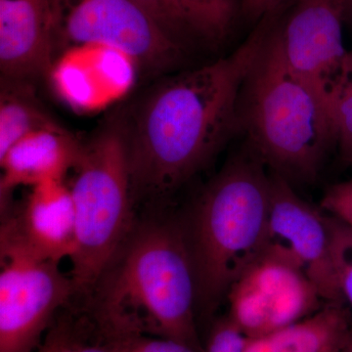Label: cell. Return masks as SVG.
<instances>
[{
	"mask_svg": "<svg viewBox=\"0 0 352 352\" xmlns=\"http://www.w3.org/2000/svg\"><path fill=\"white\" fill-rule=\"evenodd\" d=\"M275 15L264 16L228 56L164 80L131 124L126 122L133 199L175 191L240 124L243 87L276 24Z\"/></svg>",
	"mask_w": 352,
	"mask_h": 352,
	"instance_id": "6da1fadb",
	"label": "cell"
},
{
	"mask_svg": "<svg viewBox=\"0 0 352 352\" xmlns=\"http://www.w3.org/2000/svg\"><path fill=\"white\" fill-rule=\"evenodd\" d=\"M126 243L102 277L95 316L126 337L163 338L203 352L186 228L156 220L139 227Z\"/></svg>",
	"mask_w": 352,
	"mask_h": 352,
	"instance_id": "7a4b0ae2",
	"label": "cell"
},
{
	"mask_svg": "<svg viewBox=\"0 0 352 352\" xmlns=\"http://www.w3.org/2000/svg\"><path fill=\"white\" fill-rule=\"evenodd\" d=\"M263 164L256 155L233 157L197 201L186 233L197 305L205 309L228 295L267 249L271 177Z\"/></svg>",
	"mask_w": 352,
	"mask_h": 352,
	"instance_id": "3957f363",
	"label": "cell"
},
{
	"mask_svg": "<svg viewBox=\"0 0 352 352\" xmlns=\"http://www.w3.org/2000/svg\"><path fill=\"white\" fill-rule=\"evenodd\" d=\"M239 119L254 154L287 180L314 179L337 141L325 104L285 60L276 24L245 80Z\"/></svg>",
	"mask_w": 352,
	"mask_h": 352,
	"instance_id": "277c9868",
	"label": "cell"
},
{
	"mask_svg": "<svg viewBox=\"0 0 352 352\" xmlns=\"http://www.w3.org/2000/svg\"><path fill=\"white\" fill-rule=\"evenodd\" d=\"M69 187L76 219V247L72 254L75 289L98 284L126 242L131 226L132 194L126 126L113 120L87 143Z\"/></svg>",
	"mask_w": 352,
	"mask_h": 352,
	"instance_id": "5b68a950",
	"label": "cell"
},
{
	"mask_svg": "<svg viewBox=\"0 0 352 352\" xmlns=\"http://www.w3.org/2000/svg\"><path fill=\"white\" fill-rule=\"evenodd\" d=\"M55 47L98 43L124 51L138 66L160 71L182 56L179 43L138 0H50Z\"/></svg>",
	"mask_w": 352,
	"mask_h": 352,
	"instance_id": "8992f818",
	"label": "cell"
},
{
	"mask_svg": "<svg viewBox=\"0 0 352 352\" xmlns=\"http://www.w3.org/2000/svg\"><path fill=\"white\" fill-rule=\"evenodd\" d=\"M0 243V352H34L75 285L60 263L2 234Z\"/></svg>",
	"mask_w": 352,
	"mask_h": 352,
	"instance_id": "52a82bcc",
	"label": "cell"
},
{
	"mask_svg": "<svg viewBox=\"0 0 352 352\" xmlns=\"http://www.w3.org/2000/svg\"><path fill=\"white\" fill-rule=\"evenodd\" d=\"M228 318L248 338H258L320 309L323 298L300 268L266 251L228 292Z\"/></svg>",
	"mask_w": 352,
	"mask_h": 352,
	"instance_id": "ba28073f",
	"label": "cell"
},
{
	"mask_svg": "<svg viewBox=\"0 0 352 352\" xmlns=\"http://www.w3.org/2000/svg\"><path fill=\"white\" fill-rule=\"evenodd\" d=\"M271 177V205L266 251L286 258L305 273L326 303H344L335 261L330 217L303 201L288 180Z\"/></svg>",
	"mask_w": 352,
	"mask_h": 352,
	"instance_id": "9c48e42d",
	"label": "cell"
},
{
	"mask_svg": "<svg viewBox=\"0 0 352 352\" xmlns=\"http://www.w3.org/2000/svg\"><path fill=\"white\" fill-rule=\"evenodd\" d=\"M295 1L293 12L279 25L282 52L292 71L325 104L333 120V95L349 53L342 41L344 1Z\"/></svg>",
	"mask_w": 352,
	"mask_h": 352,
	"instance_id": "30bf717a",
	"label": "cell"
},
{
	"mask_svg": "<svg viewBox=\"0 0 352 352\" xmlns=\"http://www.w3.org/2000/svg\"><path fill=\"white\" fill-rule=\"evenodd\" d=\"M138 64L124 51L91 43L64 50L50 74L59 96L74 110H98L126 94Z\"/></svg>",
	"mask_w": 352,
	"mask_h": 352,
	"instance_id": "8fae6325",
	"label": "cell"
},
{
	"mask_svg": "<svg viewBox=\"0 0 352 352\" xmlns=\"http://www.w3.org/2000/svg\"><path fill=\"white\" fill-rule=\"evenodd\" d=\"M50 0H0V69L3 80L50 76L54 59Z\"/></svg>",
	"mask_w": 352,
	"mask_h": 352,
	"instance_id": "7c38bea8",
	"label": "cell"
},
{
	"mask_svg": "<svg viewBox=\"0 0 352 352\" xmlns=\"http://www.w3.org/2000/svg\"><path fill=\"white\" fill-rule=\"evenodd\" d=\"M13 238L44 259L60 263L76 247V219L71 189L64 179L32 187L22 210L2 226Z\"/></svg>",
	"mask_w": 352,
	"mask_h": 352,
	"instance_id": "4fadbf2b",
	"label": "cell"
},
{
	"mask_svg": "<svg viewBox=\"0 0 352 352\" xmlns=\"http://www.w3.org/2000/svg\"><path fill=\"white\" fill-rule=\"evenodd\" d=\"M82 148V143L58 124L21 139L0 157L2 212L19 187L64 179L75 168Z\"/></svg>",
	"mask_w": 352,
	"mask_h": 352,
	"instance_id": "5bb4252c",
	"label": "cell"
},
{
	"mask_svg": "<svg viewBox=\"0 0 352 352\" xmlns=\"http://www.w3.org/2000/svg\"><path fill=\"white\" fill-rule=\"evenodd\" d=\"M344 303H326L302 320L258 338H248L245 352H342L352 326Z\"/></svg>",
	"mask_w": 352,
	"mask_h": 352,
	"instance_id": "9a60e30c",
	"label": "cell"
},
{
	"mask_svg": "<svg viewBox=\"0 0 352 352\" xmlns=\"http://www.w3.org/2000/svg\"><path fill=\"white\" fill-rule=\"evenodd\" d=\"M55 124L36 100L30 82L1 78L0 157L21 139Z\"/></svg>",
	"mask_w": 352,
	"mask_h": 352,
	"instance_id": "2e32d148",
	"label": "cell"
},
{
	"mask_svg": "<svg viewBox=\"0 0 352 352\" xmlns=\"http://www.w3.org/2000/svg\"><path fill=\"white\" fill-rule=\"evenodd\" d=\"M171 1L183 31L210 44L226 39L240 13V0Z\"/></svg>",
	"mask_w": 352,
	"mask_h": 352,
	"instance_id": "e0dca14e",
	"label": "cell"
},
{
	"mask_svg": "<svg viewBox=\"0 0 352 352\" xmlns=\"http://www.w3.org/2000/svg\"><path fill=\"white\" fill-rule=\"evenodd\" d=\"M129 338L113 332L97 318L92 325L60 322L34 352H124Z\"/></svg>",
	"mask_w": 352,
	"mask_h": 352,
	"instance_id": "ac0fdd59",
	"label": "cell"
},
{
	"mask_svg": "<svg viewBox=\"0 0 352 352\" xmlns=\"http://www.w3.org/2000/svg\"><path fill=\"white\" fill-rule=\"evenodd\" d=\"M332 115L336 139L347 161L352 159V50L349 51L335 95Z\"/></svg>",
	"mask_w": 352,
	"mask_h": 352,
	"instance_id": "d6986e66",
	"label": "cell"
},
{
	"mask_svg": "<svg viewBox=\"0 0 352 352\" xmlns=\"http://www.w3.org/2000/svg\"><path fill=\"white\" fill-rule=\"evenodd\" d=\"M330 221L333 261L340 293L344 302H349L352 307V231L335 217H330Z\"/></svg>",
	"mask_w": 352,
	"mask_h": 352,
	"instance_id": "ffe728a7",
	"label": "cell"
},
{
	"mask_svg": "<svg viewBox=\"0 0 352 352\" xmlns=\"http://www.w3.org/2000/svg\"><path fill=\"white\" fill-rule=\"evenodd\" d=\"M247 340L230 319H224L212 329L203 352H245Z\"/></svg>",
	"mask_w": 352,
	"mask_h": 352,
	"instance_id": "44dd1931",
	"label": "cell"
},
{
	"mask_svg": "<svg viewBox=\"0 0 352 352\" xmlns=\"http://www.w3.org/2000/svg\"><path fill=\"white\" fill-rule=\"evenodd\" d=\"M322 207L352 231V180L331 187L324 196Z\"/></svg>",
	"mask_w": 352,
	"mask_h": 352,
	"instance_id": "7402d4cb",
	"label": "cell"
},
{
	"mask_svg": "<svg viewBox=\"0 0 352 352\" xmlns=\"http://www.w3.org/2000/svg\"><path fill=\"white\" fill-rule=\"evenodd\" d=\"M147 12L162 25V28L177 41V36L184 32L178 19L171 0H138Z\"/></svg>",
	"mask_w": 352,
	"mask_h": 352,
	"instance_id": "603a6c76",
	"label": "cell"
},
{
	"mask_svg": "<svg viewBox=\"0 0 352 352\" xmlns=\"http://www.w3.org/2000/svg\"><path fill=\"white\" fill-rule=\"evenodd\" d=\"M124 352H199L191 346L163 338L134 336L127 340Z\"/></svg>",
	"mask_w": 352,
	"mask_h": 352,
	"instance_id": "cb8c5ba5",
	"label": "cell"
},
{
	"mask_svg": "<svg viewBox=\"0 0 352 352\" xmlns=\"http://www.w3.org/2000/svg\"><path fill=\"white\" fill-rule=\"evenodd\" d=\"M286 0H240V13L245 19L258 22Z\"/></svg>",
	"mask_w": 352,
	"mask_h": 352,
	"instance_id": "d4e9b609",
	"label": "cell"
},
{
	"mask_svg": "<svg viewBox=\"0 0 352 352\" xmlns=\"http://www.w3.org/2000/svg\"><path fill=\"white\" fill-rule=\"evenodd\" d=\"M342 1H344V14H346V18H352V0H342Z\"/></svg>",
	"mask_w": 352,
	"mask_h": 352,
	"instance_id": "484cf974",
	"label": "cell"
},
{
	"mask_svg": "<svg viewBox=\"0 0 352 352\" xmlns=\"http://www.w3.org/2000/svg\"><path fill=\"white\" fill-rule=\"evenodd\" d=\"M342 352H352V333L351 339L347 342L346 346H344V351Z\"/></svg>",
	"mask_w": 352,
	"mask_h": 352,
	"instance_id": "4316f807",
	"label": "cell"
},
{
	"mask_svg": "<svg viewBox=\"0 0 352 352\" xmlns=\"http://www.w3.org/2000/svg\"><path fill=\"white\" fill-rule=\"evenodd\" d=\"M349 163L352 164V159L351 160V161H349Z\"/></svg>",
	"mask_w": 352,
	"mask_h": 352,
	"instance_id": "83f0119b",
	"label": "cell"
}]
</instances>
